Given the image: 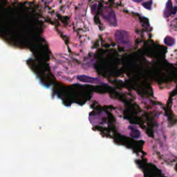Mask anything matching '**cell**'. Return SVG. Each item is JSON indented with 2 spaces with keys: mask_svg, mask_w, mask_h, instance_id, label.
Returning <instances> with one entry per match:
<instances>
[{
  "mask_svg": "<svg viewBox=\"0 0 177 177\" xmlns=\"http://www.w3.org/2000/svg\"><path fill=\"white\" fill-rule=\"evenodd\" d=\"M134 2H136V3H140V2H142L143 0H133Z\"/></svg>",
  "mask_w": 177,
  "mask_h": 177,
  "instance_id": "8",
  "label": "cell"
},
{
  "mask_svg": "<svg viewBox=\"0 0 177 177\" xmlns=\"http://www.w3.org/2000/svg\"><path fill=\"white\" fill-rule=\"evenodd\" d=\"M115 40L119 45L125 49L132 47V41L129 33L124 30H118L115 33Z\"/></svg>",
  "mask_w": 177,
  "mask_h": 177,
  "instance_id": "1",
  "label": "cell"
},
{
  "mask_svg": "<svg viewBox=\"0 0 177 177\" xmlns=\"http://www.w3.org/2000/svg\"><path fill=\"white\" fill-rule=\"evenodd\" d=\"M129 129L130 130V133H129L130 136L133 138V139H139L140 136H141V134H140V132L139 129H136L135 127L130 125L129 126Z\"/></svg>",
  "mask_w": 177,
  "mask_h": 177,
  "instance_id": "3",
  "label": "cell"
},
{
  "mask_svg": "<svg viewBox=\"0 0 177 177\" xmlns=\"http://www.w3.org/2000/svg\"><path fill=\"white\" fill-rule=\"evenodd\" d=\"M103 17L107 22L109 24L114 27L117 26V20L116 15L113 11V10L109 9L108 7H105L103 11Z\"/></svg>",
  "mask_w": 177,
  "mask_h": 177,
  "instance_id": "2",
  "label": "cell"
},
{
  "mask_svg": "<svg viewBox=\"0 0 177 177\" xmlns=\"http://www.w3.org/2000/svg\"><path fill=\"white\" fill-rule=\"evenodd\" d=\"M164 42L165 44H167L168 46H172L175 43V40H174V38L170 37V36H167L164 40Z\"/></svg>",
  "mask_w": 177,
  "mask_h": 177,
  "instance_id": "6",
  "label": "cell"
},
{
  "mask_svg": "<svg viewBox=\"0 0 177 177\" xmlns=\"http://www.w3.org/2000/svg\"><path fill=\"white\" fill-rule=\"evenodd\" d=\"M177 10V7H174V9H173V14H175Z\"/></svg>",
  "mask_w": 177,
  "mask_h": 177,
  "instance_id": "9",
  "label": "cell"
},
{
  "mask_svg": "<svg viewBox=\"0 0 177 177\" xmlns=\"http://www.w3.org/2000/svg\"><path fill=\"white\" fill-rule=\"evenodd\" d=\"M78 80L82 82H92V83H99L100 84V81L98 79L92 78L87 77V76H79Z\"/></svg>",
  "mask_w": 177,
  "mask_h": 177,
  "instance_id": "5",
  "label": "cell"
},
{
  "mask_svg": "<svg viewBox=\"0 0 177 177\" xmlns=\"http://www.w3.org/2000/svg\"><path fill=\"white\" fill-rule=\"evenodd\" d=\"M173 9H174L172 6V3L171 1L169 0L167 3V5H166L165 9L163 12L164 17H168L172 13L173 14Z\"/></svg>",
  "mask_w": 177,
  "mask_h": 177,
  "instance_id": "4",
  "label": "cell"
},
{
  "mask_svg": "<svg viewBox=\"0 0 177 177\" xmlns=\"http://www.w3.org/2000/svg\"><path fill=\"white\" fill-rule=\"evenodd\" d=\"M152 2L150 1V2H145V3H143V6H144L145 9H147L148 10H150L151 8H152Z\"/></svg>",
  "mask_w": 177,
  "mask_h": 177,
  "instance_id": "7",
  "label": "cell"
}]
</instances>
